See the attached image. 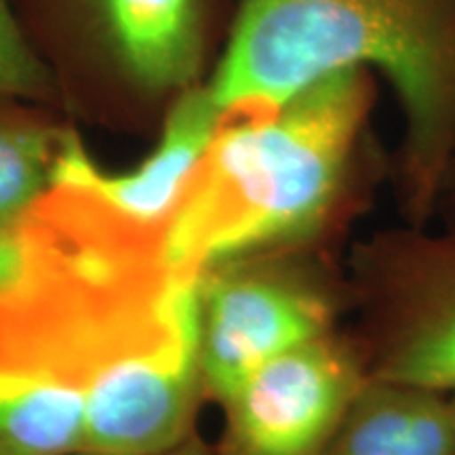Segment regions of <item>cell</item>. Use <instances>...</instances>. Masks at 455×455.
Instances as JSON below:
<instances>
[{"instance_id":"obj_15","label":"cell","mask_w":455,"mask_h":455,"mask_svg":"<svg viewBox=\"0 0 455 455\" xmlns=\"http://www.w3.org/2000/svg\"><path fill=\"white\" fill-rule=\"evenodd\" d=\"M72 455H100V453H89V451H78V453H72ZM150 455H220L218 449L215 445H209L207 441L201 439V435L190 436V439L180 443L178 447H171L167 451H161V453H150Z\"/></svg>"},{"instance_id":"obj_13","label":"cell","mask_w":455,"mask_h":455,"mask_svg":"<svg viewBox=\"0 0 455 455\" xmlns=\"http://www.w3.org/2000/svg\"><path fill=\"white\" fill-rule=\"evenodd\" d=\"M21 268V247L13 228L0 226V289L15 281Z\"/></svg>"},{"instance_id":"obj_1","label":"cell","mask_w":455,"mask_h":455,"mask_svg":"<svg viewBox=\"0 0 455 455\" xmlns=\"http://www.w3.org/2000/svg\"><path fill=\"white\" fill-rule=\"evenodd\" d=\"M15 281L0 289V369L83 403V451L150 455L196 435L198 278L163 226L83 188L51 184L13 226Z\"/></svg>"},{"instance_id":"obj_14","label":"cell","mask_w":455,"mask_h":455,"mask_svg":"<svg viewBox=\"0 0 455 455\" xmlns=\"http://www.w3.org/2000/svg\"><path fill=\"white\" fill-rule=\"evenodd\" d=\"M439 220L441 226H455V158L445 171V178L441 181L439 198H436L435 221Z\"/></svg>"},{"instance_id":"obj_16","label":"cell","mask_w":455,"mask_h":455,"mask_svg":"<svg viewBox=\"0 0 455 455\" xmlns=\"http://www.w3.org/2000/svg\"><path fill=\"white\" fill-rule=\"evenodd\" d=\"M451 407H453V422H455V390L451 392Z\"/></svg>"},{"instance_id":"obj_10","label":"cell","mask_w":455,"mask_h":455,"mask_svg":"<svg viewBox=\"0 0 455 455\" xmlns=\"http://www.w3.org/2000/svg\"><path fill=\"white\" fill-rule=\"evenodd\" d=\"M72 131L60 108L0 95V226L13 228L51 186Z\"/></svg>"},{"instance_id":"obj_8","label":"cell","mask_w":455,"mask_h":455,"mask_svg":"<svg viewBox=\"0 0 455 455\" xmlns=\"http://www.w3.org/2000/svg\"><path fill=\"white\" fill-rule=\"evenodd\" d=\"M221 118L224 112L213 101L207 83L190 89L164 114L155 148L135 167L123 171L106 169L74 129L57 158L51 184L83 188L129 218L163 226Z\"/></svg>"},{"instance_id":"obj_4","label":"cell","mask_w":455,"mask_h":455,"mask_svg":"<svg viewBox=\"0 0 455 455\" xmlns=\"http://www.w3.org/2000/svg\"><path fill=\"white\" fill-rule=\"evenodd\" d=\"M61 106L163 123L175 100L212 78L236 0H11Z\"/></svg>"},{"instance_id":"obj_6","label":"cell","mask_w":455,"mask_h":455,"mask_svg":"<svg viewBox=\"0 0 455 455\" xmlns=\"http://www.w3.org/2000/svg\"><path fill=\"white\" fill-rule=\"evenodd\" d=\"M369 375L455 390V226L403 224L358 244L348 276Z\"/></svg>"},{"instance_id":"obj_12","label":"cell","mask_w":455,"mask_h":455,"mask_svg":"<svg viewBox=\"0 0 455 455\" xmlns=\"http://www.w3.org/2000/svg\"><path fill=\"white\" fill-rule=\"evenodd\" d=\"M0 95L38 101L64 112L53 74L26 43L11 0H0Z\"/></svg>"},{"instance_id":"obj_11","label":"cell","mask_w":455,"mask_h":455,"mask_svg":"<svg viewBox=\"0 0 455 455\" xmlns=\"http://www.w3.org/2000/svg\"><path fill=\"white\" fill-rule=\"evenodd\" d=\"M83 403L60 386L0 369V455L83 451Z\"/></svg>"},{"instance_id":"obj_3","label":"cell","mask_w":455,"mask_h":455,"mask_svg":"<svg viewBox=\"0 0 455 455\" xmlns=\"http://www.w3.org/2000/svg\"><path fill=\"white\" fill-rule=\"evenodd\" d=\"M348 68L395 91L390 181L405 224L430 226L455 158V0H236L207 89L224 114L270 110Z\"/></svg>"},{"instance_id":"obj_5","label":"cell","mask_w":455,"mask_h":455,"mask_svg":"<svg viewBox=\"0 0 455 455\" xmlns=\"http://www.w3.org/2000/svg\"><path fill=\"white\" fill-rule=\"evenodd\" d=\"M350 281L329 249L253 255L198 278V361L220 405L264 363L339 327Z\"/></svg>"},{"instance_id":"obj_2","label":"cell","mask_w":455,"mask_h":455,"mask_svg":"<svg viewBox=\"0 0 455 455\" xmlns=\"http://www.w3.org/2000/svg\"><path fill=\"white\" fill-rule=\"evenodd\" d=\"M378 78L348 68L270 110L226 112L163 224L180 268L331 249L390 180L373 131Z\"/></svg>"},{"instance_id":"obj_9","label":"cell","mask_w":455,"mask_h":455,"mask_svg":"<svg viewBox=\"0 0 455 455\" xmlns=\"http://www.w3.org/2000/svg\"><path fill=\"white\" fill-rule=\"evenodd\" d=\"M323 455H455L451 395L371 378Z\"/></svg>"},{"instance_id":"obj_7","label":"cell","mask_w":455,"mask_h":455,"mask_svg":"<svg viewBox=\"0 0 455 455\" xmlns=\"http://www.w3.org/2000/svg\"><path fill=\"white\" fill-rule=\"evenodd\" d=\"M371 379L352 331L304 341L264 363L220 403V455H323Z\"/></svg>"}]
</instances>
